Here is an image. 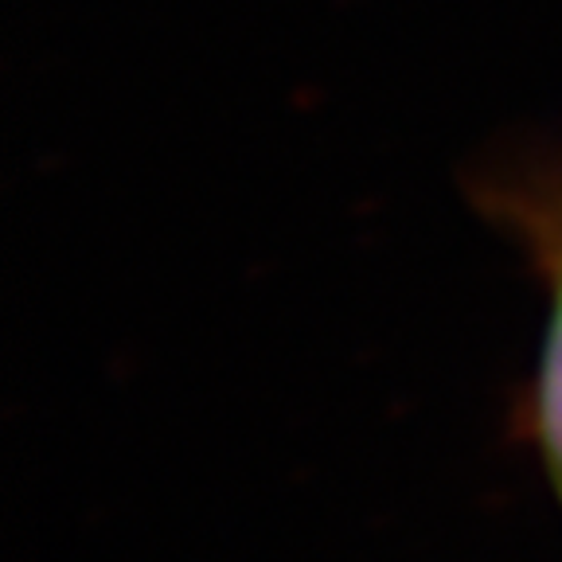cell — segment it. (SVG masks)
<instances>
[{
  "label": "cell",
  "mask_w": 562,
  "mask_h": 562,
  "mask_svg": "<svg viewBox=\"0 0 562 562\" xmlns=\"http://www.w3.org/2000/svg\"><path fill=\"white\" fill-rule=\"evenodd\" d=\"M473 200L543 285V328L519 398V438L562 508V153H519L481 168Z\"/></svg>",
  "instance_id": "6da1fadb"
}]
</instances>
